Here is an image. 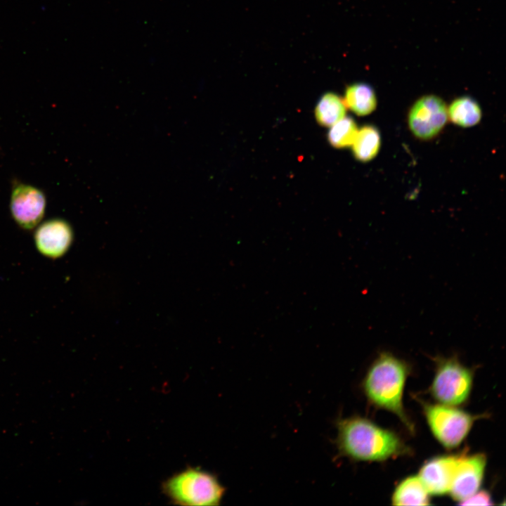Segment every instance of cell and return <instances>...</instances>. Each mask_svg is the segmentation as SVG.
Instances as JSON below:
<instances>
[{
    "label": "cell",
    "mask_w": 506,
    "mask_h": 506,
    "mask_svg": "<svg viewBox=\"0 0 506 506\" xmlns=\"http://www.w3.org/2000/svg\"><path fill=\"white\" fill-rule=\"evenodd\" d=\"M461 456L462 454L436 457L422 467L418 476L429 494L440 495L450 492Z\"/></svg>",
    "instance_id": "9c48e42d"
},
{
    "label": "cell",
    "mask_w": 506,
    "mask_h": 506,
    "mask_svg": "<svg viewBox=\"0 0 506 506\" xmlns=\"http://www.w3.org/2000/svg\"><path fill=\"white\" fill-rule=\"evenodd\" d=\"M434 360L436 372L430 387L433 397L444 405L463 403L471 391L472 370L462 365L455 356Z\"/></svg>",
    "instance_id": "277c9868"
},
{
    "label": "cell",
    "mask_w": 506,
    "mask_h": 506,
    "mask_svg": "<svg viewBox=\"0 0 506 506\" xmlns=\"http://www.w3.org/2000/svg\"><path fill=\"white\" fill-rule=\"evenodd\" d=\"M345 115L346 105L344 100L332 92L323 95L315 109L317 122L325 126H331L345 117Z\"/></svg>",
    "instance_id": "5bb4252c"
},
{
    "label": "cell",
    "mask_w": 506,
    "mask_h": 506,
    "mask_svg": "<svg viewBox=\"0 0 506 506\" xmlns=\"http://www.w3.org/2000/svg\"><path fill=\"white\" fill-rule=\"evenodd\" d=\"M448 119L445 103L433 95L425 96L412 106L408 124L413 134L421 139H430L439 133Z\"/></svg>",
    "instance_id": "8992f818"
},
{
    "label": "cell",
    "mask_w": 506,
    "mask_h": 506,
    "mask_svg": "<svg viewBox=\"0 0 506 506\" xmlns=\"http://www.w3.org/2000/svg\"><path fill=\"white\" fill-rule=\"evenodd\" d=\"M424 413L435 438L447 448L458 446L479 416L452 406L423 403Z\"/></svg>",
    "instance_id": "5b68a950"
},
{
    "label": "cell",
    "mask_w": 506,
    "mask_h": 506,
    "mask_svg": "<svg viewBox=\"0 0 506 506\" xmlns=\"http://www.w3.org/2000/svg\"><path fill=\"white\" fill-rule=\"evenodd\" d=\"M344 104L358 115H367L376 108L377 99L373 89L364 83L349 86L345 91Z\"/></svg>",
    "instance_id": "7c38bea8"
},
{
    "label": "cell",
    "mask_w": 506,
    "mask_h": 506,
    "mask_svg": "<svg viewBox=\"0 0 506 506\" xmlns=\"http://www.w3.org/2000/svg\"><path fill=\"white\" fill-rule=\"evenodd\" d=\"M448 115L454 124L462 127H469L480 121L481 110L474 100L464 96L457 98L450 104Z\"/></svg>",
    "instance_id": "9a60e30c"
},
{
    "label": "cell",
    "mask_w": 506,
    "mask_h": 506,
    "mask_svg": "<svg viewBox=\"0 0 506 506\" xmlns=\"http://www.w3.org/2000/svg\"><path fill=\"white\" fill-rule=\"evenodd\" d=\"M357 132L355 121L351 117H344L331 126L327 138L332 146L346 148L353 144Z\"/></svg>",
    "instance_id": "2e32d148"
},
{
    "label": "cell",
    "mask_w": 506,
    "mask_h": 506,
    "mask_svg": "<svg viewBox=\"0 0 506 506\" xmlns=\"http://www.w3.org/2000/svg\"><path fill=\"white\" fill-rule=\"evenodd\" d=\"M163 493L175 505H219L225 488L211 473L188 467L162 484Z\"/></svg>",
    "instance_id": "3957f363"
},
{
    "label": "cell",
    "mask_w": 506,
    "mask_h": 506,
    "mask_svg": "<svg viewBox=\"0 0 506 506\" xmlns=\"http://www.w3.org/2000/svg\"><path fill=\"white\" fill-rule=\"evenodd\" d=\"M486 464V458L483 453L469 456L462 454L449 492L454 500L462 502L477 492Z\"/></svg>",
    "instance_id": "ba28073f"
},
{
    "label": "cell",
    "mask_w": 506,
    "mask_h": 506,
    "mask_svg": "<svg viewBox=\"0 0 506 506\" xmlns=\"http://www.w3.org/2000/svg\"><path fill=\"white\" fill-rule=\"evenodd\" d=\"M462 505H491V498L489 493L485 491H481L474 493L467 499L460 502Z\"/></svg>",
    "instance_id": "e0dca14e"
},
{
    "label": "cell",
    "mask_w": 506,
    "mask_h": 506,
    "mask_svg": "<svg viewBox=\"0 0 506 506\" xmlns=\"http://www.w3.org/2000/svg\"><path fill=\"white\" fill-rule=\"evenodd\" d=\"M392 504L395 505H427L429 504V493L418 476L403 479L396 488Z\"/></svg>",
    "instance_id": "8fae6325"
},
{
    "label": "cell",
    "mask_w": 506,
    "mask_h": 506,
    "mask_svg": "<svg viewBox=\"0 0 506 506\" xmlns=\"http://www.w3.org/2000/svg\"><path fill=\"white\" fill-rule=\"evenodd\" d=\"M10 207L16 223L22 228L32 229L44 216L46 197L36 187L17 184L12 190Z\"/></svg>",
    "instance_id": "52a82bcc"
},
{
    "label": "cell",
    "mask_w": 506,
    "mask_h": 506,
    "mask_svg": "<svg viewBox=\"0 0 506 506\" xmlns=\"http://www.w3.org/2000/svg\"><path fill=\"white\" fill-rule=\"evenodd\" d=\"M73 240L70 225L63 219H51L37 229L34 241L38 250L51 258H58L68 250Z\"/></svg>",
    "instance_id": "30bf717a"
},
{
    "label": "cell",
    "mask_w": 506,
    "mask_h": 506,
    "mask_svg": "<svg viewBox=\"0 0 506 506\" xmlns=\"http://www.w3.org/2000/svg\"><path fill=\"white\" fill-rule=\"evenodd\" d=\"M337 427L339 448L344 455L353 460L383 461L409 452L396 433L367 419H344L339 421Z\"/></svg>",
    "instance_id": "6da1fadb"
},
{
    "label": "cell",
    "mask_w": 506,
    "mask_h": 506,
    "mask_svg": "<svg viewBox=\"0 0 506 506\" xmlns=\"http://www.w3.org/2000/svg\"><path fill=\"white\" fill-rule=\"evenodd\" d=\"M409 371V365L405 361L389 352H381L368 370L363 388L372 404L394 413L413 432L414 427L406 414L402 403Z\"/></svg>",
    "instance_id": "7a4b0ae2"
},
{
    "label": "cell",
    "mask_w": 506,
    "mask_h": 506,
    "mask_svg": "<svg viewBox=\"0 0 506 506\" xmlns=\"http://www.w3.org/2000/svg\"><path fill=\"white\" fill-rule=\"evenodd\" d=\"M381 144L379 131L373 126L366 125L358 131L352 145L355 157L368 162L377 154Z\"/></svg>",
    "instance_id": "4fadbf2b"
}]
</instances>
